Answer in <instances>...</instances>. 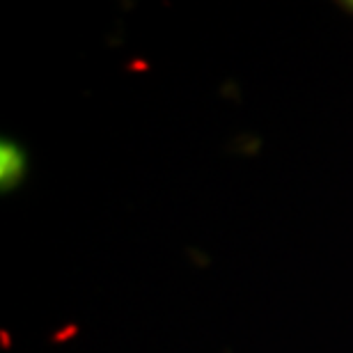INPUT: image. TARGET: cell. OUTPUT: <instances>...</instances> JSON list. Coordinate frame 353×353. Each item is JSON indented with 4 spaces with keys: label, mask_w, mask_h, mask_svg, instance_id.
Returning <instances> with one entry per match:
<instances>
[{
    "label": "cell",
    "mask_w": 353,
    "mask_h": 353,
    "mask_svg": "<svg viewBox=\"0 0 353 353\" xmlns=\"http://www.w3.org/2000/svg\"><path fill=\"white\" fill-rule=\"evenodd\" d=\"M349 7H353V3H349Z\"/></svg>",
    "instance_id": "2"
},
{
    "label": "cell",
    "mask_w": 353,
    "mask_h": 353,
    "mask_svg": "<svg viewBox=\"0 0 353 353\" xmlns=\"http://www.w3.org/2000/svg\"><path fill=\"white\" fill-rule=\"evenodd\" d=\"M26 174V154L12 140H3L0 145V188L12 190Z\"/></svg>",
    "instance_id": "1"
}]
</instances>
